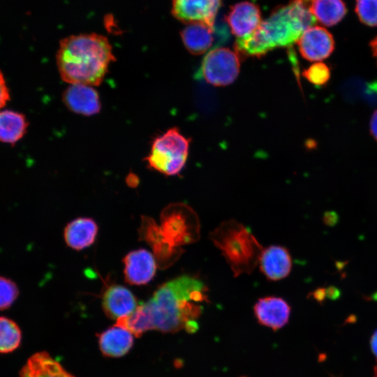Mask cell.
Wrapping results in <instances>:
<instances>
[{
    "instance_id": "6da1fadb",
    "label": "cell",
    "mask_w": 377,
    "mask_h": 377,
    "mask_svg": "<svg viewBox=\"0 0 377 377\" xmlns=\"http://www.w3.org/2000/svg\"><path fill=\"white\" fill-rule=\"evenodd\" d=\"M207 291L199 279L179 276L162 285L149 301L138 306L128 316L118 319L116 325L135 337L150 330L194 332L198 330L196 320L202 313L201 304L208 302Z\"/></svg>"
},
{
    "instance_id": "7a4b0ae2",
    "label": "cell",
    "mask_w": 377,
    "mask_h": 377,
    "mask_svg": "<svg viewBox=\"0 0 377 377\" xmlns=\"http://www.w3.org/2000/svg\"><path fill=\"white\" fill-rule=\"evenodd\" d=\"M56 60L64 82L93 87L103 82L115 57L107 38L97 34H86L61 40Z\"/></svg>"
},
{
    "instance_id": "3957f363",
    "label": "cell",
    "mask_w": 377,
    "mask_h": 377,
    "mask_svg": "<svg viewBox=\"0 0 377 377\" xmlns=\"http://www.w3.org/2000/svg\"><path fill=\"white\" fill-rule=\"evenodd\" d=\"M316 21L310 8L292 0L274 9L252 34L238 38L236 52L239 56L260 57L276 47H290Z\"/></svg>"
},
{
    "instance_id": "277c9868",
    "label": "cell",
    "mask_w": 377,
    "mask_h": 377,
    "mask_svg": "<svg viewBox=\"0 0 377 377\" xmlns=\"http://www.w3.org/2000/svg\"><path fill=\"white\" fill-rule=\"evenodd\" d=\"M221 251L235 276L250 274L259 263L263 250L250 230L234 220L221 223L209 235Z\"/></svg>"
},
{
    "instance_id": "5b68a950",
    "label": "cell",
    "mask_w": 377,
    "mask_h": 377,
    "mask_svg": "<svg viewBox=\"0 0 377 377\" xmlns=\"http://www.w3.org/2000/svg\"><path fill=\"white\" fill-rule=\"evenodd\" d=\"M189 144L190 140L177 128H170L154 139L145 160L149 168L165 175H176L186 163Z\"/></svg>"
},
{
    "instance_id": "8992f818",
    "label": "cell",
    "mask_w": 377,
    "mask_h": 377,
    "mask_svg": "<svg viewBox=\"0 0 377 377\" xmlns=\"http://www.w3.org/2000/svg\"><path fill=\"white\" fill-rule=\"evenodd\" d=\"M160 231L163 241L174 249L199 238V221L188 206L177 205L165 211Z\"/></svg>"
},
{
    "instance_id": "52a82bcc",
    "label": "cell",
    "mask_w": 377,
    "mask_h": 377,
    "mask_svg": "<svg viewBox=\"0 0 377 377\" xmlns=\"http://www.w3.org/2000/svg\"><path fill=\"white\" fill-rule=\"evenodd\" d=\"M239 68V56L236 51L215 47L205 55L195 77L213 86L223 87L235 80Z\"/></svg>"
},
{
    "instance_id": "ba28073f",
    "label": "cell",
    "mask_w": 377,
    "mask_h": 377,
    "mask_svg": "<svg viewBox=\"0 0 377 377\" xmlns=\"http://www.w3.org/2000/svg\"><path fill=\"white\" fill-rule=\"evenodd\" d=\"M172 13L186 24L202 23L214 27L222 0H172Z\"/></svg>"
},
{
    "instance_id": "9c48e42d",
    "label": "cell",
    "mask_w": 377,
    "mask_h": 377,
    "mask_svg": "<svg viewBox=\"0 0 377 377\" xmlns=\"http://www.w3.org/2000/svg\"><path fill=\"white\" fill-rule=\"evenodd\" d=\"M303 58L318 61L328 57L334 48L332 34L324 27L313 26L306 29L297 41Z\"/></svg>"
},
{
    "instance_id": "30bf717a",
    "label": "cell",
    "mask_w": 377,
    "mask_h": 377,
    "mask_svg": "<svg viewBox=\"0 0 377 377\" xmlns=\"http://www.w3.org/2000/svg\"><path fill=\"white\" fill-rule=\"evenodd\" d=\"M62 100L71 111L84 116L96 114L101 108L98 91L87 84H70L64 91Z\"/></svg>"
},
{
    "instance_id": "8fae6325",
    "label": "cell",
    "mask_w": 377,
    "mask_h": 377,
    "mask_svg": "<svg viewBox=\"0 0 377 377\" xmlns=\"http://www.w3.org/2000/svg\"><path fill=\"white\" fill-rule=\"evenodd\" d=\"M226 20L232 34L238 38L252 34L262 22L260 8L250 1L232 6Z\"/></svg>"
},
{
    "instance_id": "7c38bea8",
    "label": "cell",
    "mask_w": 377,
    "mask_h": 377,
    "mask_svg": "<svg viewBox=\"0 0 377 377\" xmlns=\"http://www.w3.org/2000/svg\"><path fill=\"white\" fill-rule=\"evenodd\" d=\"M253 309L258 323L274 331L285 326L290 315V307L287 302L274 296L260 298Z\"/></svg>"
},
{
    "instance_id": "4fadbf2b",
    "label": "cell",
    "mask_w": 377,
    "mask_h": 377,
    "mask_svg": "<svg viewBox=\"0 0 377 377\" xmlns=\"http://www.w3.org/2000/svg\"><path fill=\"white\" fill-rule=\"evenodd\" d=\"M126 281L133 285H142L154 277L156 265L153 255L140 249L128 253L124 258Z\"/></svg>"
},
{
    "instance_id": "5bb4252c",
    "label": "cell",
    "mask_w": 377,
    "mask_h": 377,
    "mask_svg": "<svg viewBox=\"0 0 377 377\" xmlns=\"http://www.w3.org/2000/svg\"><path fill=\"white\" fill-rule=\"evenodd\" d=\"M258 264L261 272L268 279L279 281L290 274L292 259L286 248L272 245L263 250Z\"/></svg>"
},
{
    "instance_id": "9a60e30c",
    "label": "cell",
    "mask_w": 377,
    "mask_h": 377,
    "mask_svg": "<svg viewBox=\"0 0 377 377\" xmlns=\"http://www.w3.org/2000/svg\"><path fill=\"white\" fill-rule=\"evenodd\" d=\"M102 304L107 316L117 320L128 316L138 306L131 291L121 285H113L105 290Z\"/></svg>"
},
{
    "instance_id": "2e32d148",
    "label": "cell",
    "mask_w": 377,
    "mask_h": 377,
    "mask_svg": "<svg viewBox=\"0 0 377 377\" xmlns=\"http://www.w3.org/2000/svg\"><path fill=\"white\" fill-rule=\"evenodd\" d=\"M20 377H75L47 353L31 355L20 371Z\"/></svg>"
},
{
    "instance_id": "e0dca14e",
    "label": "cell",
    "mask_w": 377,
    "mask_h": 377,
    "mask_svg": "<svg viewBox=\"0 0 377 377\" xmlns=\"http://www.w3.org/2000/svg\"><path fill=\"white\" fill-rule=\"evenodd\" d=\"M97 233L98 226L92 219L80 217L66 226L64 239L71 249L82 250L94 242Z\"/></svg>"
},
{
    "instance_id": "ac0fdd59",
    "label": "cell",
    "mask_w": 377,
    "mask_h": 377,
    "mask_svg": "<svg viewBox=\"0 0 377 377\" xmlns=\"http://www.w3.org/2000/svg\"><path fill=\"white\" fill-rule=\"evenodd\" d=\"M182 42L192 54L209 51L215 43L214 27L202 23L188 24L181 32Z\"/></svg>"
},
{
    "instance_id": "d6986e66",
    "label": "cell",
    "mask_w": 377,
    "mask_h": 377,
    "mask_svg": "<svg viewBox=\"0 0 377 377\" xmlns=\"http://www.w3.org/2000/svg\"><path fill=\"white\" fill-rule=\"evenodd\" d=\"M98 343L103 355L120 357L132 347L133 334L126 328L115 325L98 335Z\"/></svg>"
},
{
    "instance_id": "ffe728a7",
    "label": "cell",
    "mask_w": 377,
    "mask_h": 377,
    "mask_svg": "<svg viewBox=\"0 0 377 377\" xmlns=\"http://www.w3.org/2000/svg\"><path fill=\"white\" fill-rule=\"evenodd\" d=\"M27 122L23 114L10 110L0 112V141L15 143L25 133Z\"/></svg>"
},
{
    "instance_id": "44dd1931",
    "label": "cell",
    "mask_w": 377,
    "mask_h": 377,
    "mask_svg": "<svg viewBox=\"0 0 377 377\" xmlns=\"http://www.w3.org/2000/svg\"><path fill=\"white\" fill-rule=\"evenodd\" d=\"M312 13L319 22L325 26H333L339 22L346 13L342 0H316Z\"/></svg>"
},
{
    "instance_id": "7402d4cb",
    "label": "cell",
    "mask_w": 377,
    "mask_h": 377,
    "mask_svg": "<svg viewBox=\"0 0 377 377\" xmlns=\"http://www.w3.org/2000/svg\"><path fill=\"white\" fill-rule=\"evenodd\" d=\"M22 339L19 326L11 319L0 317V353H8L17 349Z\"/></svg>"
},
{
    "instance_id": "603a6c76",
    "label": "cell",
    "mask_w": 377,
    "mask_h": 377,
    "mask_svg": "<svg viewBox=\"0 0 377 377\" xmlns=\"http://www.w3.org/2000/svg\"><path fill=\"white\" fill-rule=\"evenodd\" d=\"M355 12L363 24L377 26V0H356Z\"/></svg>"
},
{
    "instance_id": "cb8c5ba5",
    "label": "cell",
    "mask_w": 377,
    "mask_h": 377,
    "mask_svg": "<svg viewBox=\"0 0 377 377\" xmlns=\"http://www.w3.org/2000/svg\"><path fill=\"white\" fill-rule=\"evenodd\" d=\"M18 295L19 290L15 283L0 276V311L8 309Z\"/></svg>"
},
{
    "instance_id": "d4e9b609",
    "label": "cell",
    "mask_w": 377,
    "mask_h": 377,
    "mask_svg": "<svg viewBox=\"0 0 377 377\" xmlns=\"http://www.w3.org/2000/svg\"><path fill=\"white\" fill-rule=\"evenodd\" d=\"M303 75L315 85H323L330 77V71L328 66L323 63H316L309 66L303 72Z\"/></svg>"
},
{
    "instance_id": "484cf974",
    "label": "cell",
    "mask_w": 377,
    "mask_h": 377,
    "mask_svg": "<svg viewBox=\"0 0 377 377\" xmlns=\"http://www.w3.org/2000/svg\"><path fill=\"white\" fill-rule=\"evenodd\" d=\"M9 97V92L5 80L2 73L0 72V109L6 105Z\"/></svg>"
},
{
    "instance_id": "4316f807",
    "label": "cell",
    "mask_w": 377,
    "mask_h": 377,
    "mask_svg": "<svg viewBox=\"0 0 377 377\" xmlns=\"http://www.w3.org/2000/svg\"><path fill=\"white\" fill-rule=\"evenodd\" d=\"M371 348L377 362V330L374 332L371 338ZM374 377H377V364L374 367Z\"/></svg>"
},
{
    "instance_id": "83f0119b",
    "label": "cell",
    "mask_w": 377,
    "mask_h": 377,
    "mask_svg": "<svg viewBox=\"0 0 377 377\" xmlns=\"http://www.w3.org/2000/svg\"><path fill=\"white\" fill-rule=\"evenodd\" d=\"M370 129L373 137L377 141V110L372 114L370 122Z\"/></svg>"
},
{
    "instance_id": "f1b7e54d",
    "label": "cell",
    "mask_w": 377,
    "mask_h": 377,
    "mask_svg": "<svg viewBox=\"0 0 377 377\" xmlns=\"http://www.w3.org/2000/svg\"><path fill=\"white\" fill-rule=\"evenodd\" d=\"M370 45L371 50L373 52V54L376 57L377 61V36L371 41Z\"/></svg>"
},
{
    "instance_id": "f546056e",
    "label": "cell",
    "mask_w": 377,
    "mask_h": 377,
    "mask_svg": "<svg viewBox=\"0 0 377 377\" xmlns=\"http://www.w3.org/2000/svg\"><path fill=\"white\" fill-rule=\"evenodd\" d=\"M371 298H372L373 300H377V293H374V294L372 295Z\"/></svg>"
}]
</instances>
